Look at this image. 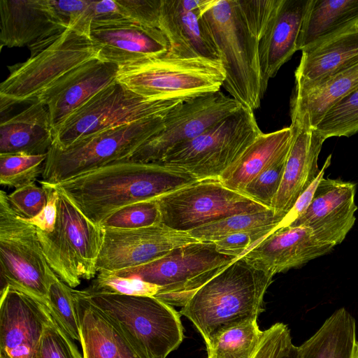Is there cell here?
I'll return each instance as SVG.
<instances>
[{
  "label": "cell",
  "mask_w": 358,
  "mask_h": 358,
  "mask_svg": "<svg viewBox=\"0 0 358 358\" xmlns=\"http://www.w3.org/2000/svg\"><path fill=\"white\" fill-rule=\"evenodd\" d=\"M47 193V203L42 210L35 217L25 219L37 229L45 232L53 231L58 211L59 192L55 185L40 181ZM23 218V217H22Z\"/></svg>",
  "instance_id": "obj_45"
},
{
  "label": "cell",
  "mask_w": 358,
  "mask_h": 358,
  "mask_svg": "<svg viewBox=\"0 0 358 358\" xmlns=\"http://www.w3.org/2000/svg\"><path fill=\"white\" fill-rule=\"evenodd\" d=\"M241 107L220 90L184 102L166 117L163 128L126 160L160 163L174 148L194 139Z\"/></svg>",
  "instance_id": "obj_14"
},
{
  "label": "cell",
  "mask_w": 358,
  "mask_h": 358,
  "mask_svg": "<svg viewBox=\"0 0 358 358\" xmlns=\"http://www.w3.org/2000/svg\"><path fill=\"white\" fill-rule=\"evenodd\" d=\"M48 154L0 155V183L15 189L34 182L42 175Z\"/></svg>",
  "instance_id": "obj_35"
},
{
  "label": "cell",
  "mask_w": 358,
  "mask_h": 358,
  "mask_svg": "<svg viewBox=\"0 0 358 358\" xmlns=\"http://www.w3.org/2000/svg\"><path fill=\"white\" fill-rule=\"evenodd\" d=\"M56 187L59 199L55 228L50 232L37 229V233L49 266L64 282L73 288L82 279L95 277L104 229L86 217Z\"/></svg>",
  "instance_id": "obj_7"
},
{
  "label": "cell",
  "mask_w": 358,
  "mask_h": 358,
  "mask_svg": "<svg viewBox=\"0 0 358 358\" xmlns=\"http://www.w3.org/2000/svg\"><path fill=\"white\" fill-rule=\"evenodd\" d=\"M157 201L162 223L186 232L232 215L268 209L224 187L219 179L197 180L157 198Z\"/></svg>",
  "instance_id": "obj_13"
},
{
  "label": "cell",
  "mask_w": 358,
  "mask_h": 358,
  "mask_svg": "<svg viewBox=\"0 0 358 358\" xmlns=\"http://www.w3.org/2000/svg\"><path fill=\"white\" fill-rule=\"evenodd\" d=\"M358 64V24L301 52L295 90H303Z\"/></svg>",
  "instance_id": "obj_26"
},
{
  "label": "cell",
  "mask_w": 358,
  "mask_h": 358,
  "mask_svg": "<svg viewBox=\"0 0 358 358\" xmlns=\"http://www.w3.org/2000/svg\"><path fill=\"white\" fill-rule=\"evenodd\" d=\"M358 24V0H308L297 51L317 46Z\"/></svg>",
  "instance_id": "obj_28"
},
{
  "label": "cell",
  "mask_w": 358,
  "mask_h": 358,
  "mask_svg": "<svg viewBox=\"0 0 358 358\" xmlns=\"http://www.w3.org/2000/svg\"><path fill=\"white\" fill-rule=\"evenodd\" d=\"M123 17L159 29L161 0H117Z\"/></svg>",
  "instance_id": "obj_44"
},
{
  "label": "cell",
  "mask_w": 358,
  "mask_h": 358,
  "mask_svg": "<svg viewBox=\"0 0 358 358\" xmlns=\"http://www.w3.org/2000/svg\"><path fill=\"white\" fill-rule=\"evenodd\" d=\"M66 29L50 0H0L1 46H29Z\"/></svg>",
  "instance_id": "obj_25"
},
{
  "label": "cell",
  "mask_w": 358,
  "mask_h": 358,
  "mask_svg": "<svg viewBox=\"0 0 358 358\" xmlns=\"http://www.w3.org/2000/svg\"><path fill=\"white\" fill-rule=\"evenodd\" d=\"M83 358H150L113 319L82 290L72 289Z\"/></svg>",
  "instance_id": "obj_23"
},
{
  "label": "cell",
  "mask_w": 358,
  "mask_h": 358,
  "mask_svg": "<svg viewBox=\"0 0 358 358\" xmlns=\"http://www.w3.org/2000/svg\"><path fill=\"white\" fill-rule=\"evenodd\" d=\"M283 217L271 209L232 215L188 231L201 242H215L229 235L270 225L278 226Z\"/></svg>",
  "instance_id": "obj_33"
},
{
  "label": "cell",
  "mask_w": 358,
  "mask_h": 358,
  "mask_svg": "<svg viewBox=\"0 0 358 358\" xmlns=\"http://www.w3.org/2000/svg\"><path fill=\"white\" fill-rule=\"evenodd\" d=\"M298 352H297V346H294L291 349L290 352L285 355L283 358H297Z\"/></svg>",
  "instance_id": "obj_48"
},
{
  "label": "cell",
  "mask_w": 358,
  "mask_h": 358,
  "mask_svg": "<svg viewBox=\"0 0 358 358\" xmlns=\"http://www.w3.org/2000/svg\"><path fill=\"white\" fill-rule=\"evenodd\" d=\"M333 248L316 238L308 227L287 226L274 230L243 257L254 268L273 277L322 256Z\"/></svg>",
  "instance_id": "obj_22"
},
{
  "label": "cell",
  "mask_w": 358,
  "mask_h": 358,
  "mask_svg": "<svg viewBox=\"0 0 358 358\" xmlns=\"http://www.w3.org/2000/svg\"><path fill=\"white\" fill-rule=\"evenodd\" d=\"M162 223L157 199L125 206L113 213L100 224L103 228L139 229Z\"/></svg>",
  "instance_id": "obj_37"
},
{
  "label": "cell",
  "mask_w": 358,
  "mask_h": 358,
  "mask_svg": "<svg viewBox=\"0 0 358 358\" xmlns=\"http://www.w3.org/2000/svg\"><path fill=\"white\" fill-rule=\"evenodd\" d=\"M72 289L55 273L53 274L48 286L47 306L52 317L68 336L80 341V326Z\"/></svg>",
  "instance_id": "obj_34"
},
{
  "label": "cell",
  "mask_w": 358,
  "mask_h": 358,
  "mask_svg": "<svg viewBox=\"0 0 358 358\" xmlns=\"http://www.w3.org/2000/svg\"><path fill=\"white\" fill-rule=\"evenodd\" d=\"M293 346L288 327L277 322L264 330L262 341L253 358H283Z\"/></svg>",
  "instance_id": "obj_43"
},
{
  "label": "cell",
  "mask_w": 358,
  "mask_h": 358,
  "mask_svg": "<svg viewBox=\"0 0 358 358\" xmlns=\"http://www.w3.org/2000/svg\"><path fill=\"white\" fill-rule=\"evenodd\" d=\"M291 127L262 133L242 155L220 176L226 187L242 194L247 185L289 150Z\"/></svg>",
  "instance_id": "obj_29"
},
{
  "label": "cell",
  "mask_w": 358,
  "mask_h": 358,
  "mask_svg": "<svg viewBox=\"0 0 358 358\" xmlns=\"http://www.w3.org/2000/svg\"><path fill=\"white\" fill-rule=\"evenodd\" d=\"M358 89V64L311 87L295 90L291 101V116L307 114L315 128L327 112Z\"/></svg>",
  "instance_id": "obj_30"
},
{
  "label": "cell",
  "mask_w": 358,
  "mask_h": 358,
  "mask_svg": "<svg viewBox=\"0 0 358 358\" xmlns=\"http://www.w3.org/2000/svg\"><path fill=\"white\" fill-rule=\"evenodd\" d=\"M57 17L66 27L72 29L78 22L90 0H50Z\"/></svg>",
  "instance_id": "obj_46"
},
{
  "label": "cell",
  "mask_w": 358,
  "mask_h": 358,
  "mask_svg": "<svg viewBox=\"0 0 358 358\" xmlns=\"http://www.w3.org/2000/svg\"><path fill=\"white\" fill-rule=\"evenodd\" d=\"M97 272H117L159 259L172 250L199 242L189 232L160 223L139 229L103 228Z\"/></svg>",
  "instance_id": "obj_16"
},
{
  "label": "cell",
  "mask_w": 358,
  "mask_h": 358,
  "mask_svg": "<svg viewBox=\"0 0 358 358\" xmlns=\"http://www.w3.org/2000/svg\"><path fill=\"white\" fill-rule=\"evenodd\" d=\"M331 156L329 155L327 159L320 172L317 178L312 182V184L303 192V193L299 197L292 210L283 218L281 222L278 226V228L285 227L289 226L295 220H296L310 205L315 189L320 180L324 177V171L331 164Z\"/></svg>",
  "instance_id": "obj_47"
},
{
  "label": "cell",
  "mask_w": 358,
  "mask_h": 358,
  "mask_svg": "<svg viewBox=\"0 0 358 358\" xmlns=\"http://www.w3.org/2000/svg\"><path fill=\"white\" fill-rule=\"evenodd\" d=\"M225 80L220 60L167 53L119 66L117 81L152 100L189 101L220 90Z\"/></svg>",
  "instance_id": "obj_5"
},
{
  "label": "cell",
  "mask_w": 358,
  "mask_h": 358,
  "mask_svg": "<svg viewBox=\"0 0 358 358\" xmlns=\"http://www.w3.org/2000/svg\"><path fill=\"white\" fill-rule=\"evenodd\" d=\"M118 70L116 64L94 59L44 90L37 100L48 108L53 134L72 113L116 81Z\"/></svg>",
  "instance_id": "obj_21"
},
{
  "label": "cell",
  "mask_w": 358,
  "mask_h": 358,
  "mask_svg": "<svg viewBox=\"0 0 358 358\" xmlns=\"http://www.w3.org/2000/svg\"><path fill=\"white\" fill-rule=\"evenodd\" d=\"M355 192L353 182L323 177L308 207L289 226L308 227L320 241L334 247L355 224Z\"/></svg>",
  "instance_id": "obj_19"
},
{
  "label": "cell",
  "mask_w": 358,
  "mask_h": 358,
  "mask_svg": "<svg viewBox=\"0 0 358 358\" xmlns=\"http://www.w3.org/2000/svg\"><path fill=\"white\" fill-rule=\"evenodd\" d=\"M184 102L152 100L117 80L102 89L54 131V146L66 148L76 141L106 129L144 119L166 116Z\"/></svg>",
  "instance_id": "obj_11"
},
{
  "label": "cell",
  "mask_w": 358,
  "mask_h": 358,
  "mask_svg": "<svg viewBox=\"0 0 358 358\" xmlns=\"http://www.w3.org/2000/svg\"><path fill=\"white\" fill-rule=\"evenodd\" d=\"M273 278L241 257L201 287L180 314L208 345L224 329L257 319L264 311V296Z\"/></svg>",
  "instance_id": "obj_3"
},
{
  "label": "cell",
  "mask_w": 358,
  "mask_h": 358,
  "mask_svg": "<svg viewBox=\"0 0 358 358\" xmlns=\"http://www.w3.org/2000/svg\"><path fill=\"white\" fill-rule=\"evenodd\" d=\"M70 338L52 317L45 329L34 358H83Z\"/></svg>",
  "instance_id": "obj_40"
},
{
  "label": "cell",
  "mask_w": 358,
  "mask_h": 358,
  "mask_svg": "<svg viewBox=\"0 0 358 358\" xmlns=\"http://www.w3.org/2000/svg\"><path fill=\"white\" fill-rule=\"evenodd\" d=\"M236 259L220 253L214 243L199 241L148 264L113 273L155 285L159 289L155 297L182 308L201 287Z\"/></svg>",
  "instance_id": "obj_9"
},
{
  "label": "cell",
  "mask_w": 358,
  "mask_h": 358,
  "mask_svg": "<svg viewBox=\"0 0 358 358\" xmlns=\"http://www.w3.org/2000/svg\"><path fill=\"white\" fill-rule=\"evenodd\" d=\"M262 133L254 110L242 106L174 148L160 163L182 169L197 180L219 179Z\"/></svg>",
  "instance_id": "obj_8"
},
{
  "label": "cell",
  "mask_w": 358,
  "mask_h": 358,
  "mask_svg": "<svg viewBox=\"0 0 358 358\" xmlns=\"http://www.w3.org/2000/svg\"><path fill=\"white\" fill-rule=\"evenodd\" d=\"M1 289L9 286L47 306L48 286L55 273L49 266L35 226L13 208L8 194L0 192Z\"/></svg>",
  "instance_id": "obj_12"
},
{
  "label": "cell",
  "mask_w": 358,
  "mask_h": 358,
  "mask_svg": "<svg viewBox=\"0 0 358 358\" xmlns=\"http://www.w3.org/2000/svg\"><path fill=\"white\" fill-rule=\"evenodd\" d=\"M90 38L98 49V58L118 66L161 56L169 51L167 40L159 29L123 17L92 22Z\"/></svg>",
  "instance_id": "obj_18"
},
{
  "label": "cell",
  "mask_w": 358,
  "mask_h": 358,
  "mask_svg": "<svg viewBox=\"0 0 358 358\" xmlns=\"http://www.w3.org/2000/svg\"><path fill=\"white\" fill-rule=\"evenodd\" d=\"M308 0H252L264 89L297 51Z\"/></svg>",
  "instance_id": "obj_15"
},
{
  "label": "cell",
  "mask_w": 358,
  "mask_h": 358,
  "mask_svg": "<svg viewBox=\"0 0 358 358\" xmlns=\"http://www.w3.org/2000/svg\"><path fill=\"white\" fill-rule=\"evenodd\" d=\"M353 358H358V341L356 342L355 353H354V357Z\"/></svg>",
  "instance_id": "obj_49"
},
{
  "label": "cell",
  "mask_w": 358,
  "mask_h": 358,
  "mask_svg": "<svg viewBox=\"0 0 358 358\" xmlns=\"http://www.w3.org/2000/svg\"><path fill=\"white\" fill-rule=\"evenodd\" d=\"M200 16L224 71L223 87L243 107L259 108L266 90L252 0H203Z\"/></svg>",
  "instance_id": "obj_2"
},
{
  "label": "cell",
  "mask_w": 358,
  "mask_h": 358,
  "mask_svg": "<svg viewBox=\"0 0 358 358\" xmlns=\"http://www.w3.org/2000/svg\"><path fill=\"white\" fill-rule=\"evenodd\" d=\"M287 154L258 174L247 185L242 194L270 209L281 183Z\"/></svg>",
  "instance_id": "obj_38"
},
{
  "label": "cell",
  "mask_w": 358,
  "mask_h": 358,
  "mask_svg": "<svg viewBox=\"0 0 358 358\" xmlns=\"http://www.w3.org/2000/svg\"><path fill=\"white\" fill-rule=\"evenodd\" d=\"M8 196L14 210L25 219L36 216L47 203L45 189L34 182L15 189Z\"/></svg>",
  "instance_id": "obj_42"
},
{
  "label": "cell",
  "mask_w": 358,
  "mask_h": 358,
  "mask_svg": "<svg viewBox=\"0 0 358 358\" xmlns=\"http://www.w3.org/2000/svg\"><path fill=\"white\" fill-rule=\"evenodd\" d=\"M356 342L355 320L345 308H340L297 346V358H353Z\"/></svg>",
  "instance_id": "obj_31"
},
{
  "label": "cell",
  "mask_w": 358,
  "mask_h": 358,
  "mask_svg": "<svg viewBox=\"0 0 358 358\" xmlns=\"http://www.w3.org/2000/svg\"><path fill=\"white\" fill-rule=\"evenodd\" d=\"M203 0H161L159 29L169 52L184 57L220 59L217 48L200 16Z\"/></svg>",
  "instance_id": "obj_24"
},
{
  "label": "cell",
  "mask_w": 358,
  "mask_h": 358,
  "mask_svg": "<svg viewBox=\"0 0 358 358\" xmlns=\"http://www.w3.org/2000/svg\"><path fill=\"white\" fill-rule=\"evenodd\" d=\"M54 134L47 106L37 99L0 125V155L48 154Z\"/></svg>",
  "instance_id": "obj_27"
},
{
  "label": "cell",
  "mask_w": 358,
  "mask_h": 358,
  "mask_svg": "<svg viewBox=\"0 0 358 358\" xmlns=\"http://www.w3.org/2000/svg\"><path fill=\"white\" fill-rule=\"evenodd\" d=\"M82 292L150 358H166L183 341L180 314L155 296Z\"/></svg>",
  "instance_id": "obj_10"
},
{
  "label": "cell",
  "mask_w": 358,
  "mask_h": 358,
  "mask_svg": "<svg viewBox=\"0 0 358 358\" xmlns=\"http://www.w3.org/2000/svg\"><path fill=\"white\" fill-rule=\"evenodd\" d=\"M291 145L280 187L270 209L285 217L319 176L317 160L324 139L312 127L307 114L291 116Z\"/></svg>",
  "instance_id": "obj_20"
},
{
  "label": "cell",
  "mask_w": 358,
  "mask_h": 358,
  "mask_svg": "<svg viewBox=\"0 0 358 358\" xmlns=\"http://www.w3.org/2000/svg\"><path fill=\"white\" fill-rule=\"evenodd\" d=\"M196 181L172 166L123 160L55 185L86 217L100 225L125 206L157 199Z\"/></svg>",
  "instance_id": "obj_1"
},
{
  "label": "cell",
  "mask_w": 358,
  "mask_h": 358,
  "mask_svg": "<svg viewBox=\"0 0 358 358\" xmlns=\"http://www.w3.org/2000/svg\"><path fill=\"white\" fill-rule=\"evenodd\" d=\"M159 287L137 278L122 277L111 272H99L87 290L129 296H154Z\"/></svg>",
  "instance_id": "obj_39"
},
{
  "label": "cell",
  "mask_w": 358,
  "mask_h": 358,
  "mask_svg": "<svg viewBox=\"0 0 358 358\" xmlns=\"http://www.w3.org/2000/svg\"><path fill=\"white\" fill-rule=\"evenodd\" d=\"M277 227L276 225H270L243 231L229 235L213 243L220 253L239 259L263 241Z\"/></svg>",
  "instance_id": "obj_41"
},
{
  "label": "cell",
  "mask_w": 358,
  "mask_h": 358,
  "mask_svg": "<svg viewBox=\"0 0 358 358\" xmlns=\"http://www.w3.org/2000/svg\"><path fill=\"white\" fill-rule=\"evenodd\" d=\"M52 319L36 298L9 286L1 289L0 358H34Z\"/></svg>",
  "instance_id": "obj_17"
},
{
  "label": "cell",
  "mask_w": 358,
  "mask_h": 358,
  "mask_svg": "<svg viewBox=\"0 0 358 358\" xmlns=\"http://www.w3.org/2000/svg\"><path fill=\"white\" fill-rule=\"evenodd\" d=\"M168 115L99 131L66 148L52 145L48 153L42 181L57 185L109 164L126 160L163 128Z\"/></svg>",
  "instance_id": "obj_6"
},
{
  "label": "cell",
  "mask_w": 358,
  "mask_h": 358,
  "mask_svg": "<svg viewBox=\"0 0 358 358\" xmlns=\"http://www.w3.org/2000/svg\"><path fill=\"white\" fill-rule=\"evenodd\" d=\"M326 140L358 132V89L334 106L315 128Z\"/></svg>",
  "instance_id": "obj_36"
},
{
  "label": "cell",
  "mask_w": 358,
  "mask_h": 358,
  "mask_svg": "<svg viewBox=\"0 0 358 358\" xmlns=\"http://www.w3.org/2000/svg\"><path fill=\"white\" fill-rule=\"evenodd\" d=\"M28 47L30 57L8 66L10 73L0 85L1 115L15 105L34 102L58 80L99 55L90 36L69 28Z\"/></svg>",
  "instance_id": "obj_4"
},
{
  "label": "cell",
  "mask_w": 358,
  "mask_h": 358,
  "mask_svg": "<svg viewBox=\"0 0 358 358\" xmlns=\"http://www.w3.org/2000/svg\"><path fill=\"white\" fill-rule=\"evenodd\" d=\"M264 334L257 319L228 327L206 345L208 358H253Z\"/></svg>",
  "instance_id": "obj_32"
}]
</instances>
